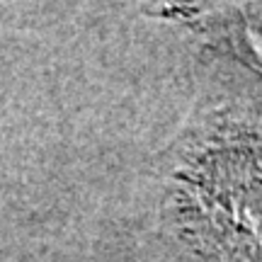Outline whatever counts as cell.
Here are the masks:
<instances>
[{"label":"cell","instance_id":"6da1fadb","mask_svg":"<svg viewBox=\"0 0 262 262\" xmlns=\"http://www.w3.org/2000/svg\"><path fill=\"white\" fill-rule=\"evenodd\" d=\"M216 47L262 78V0H224L204 19Z\"/></svg>","mask_w":262,"mask_h":262}]
</instances>
